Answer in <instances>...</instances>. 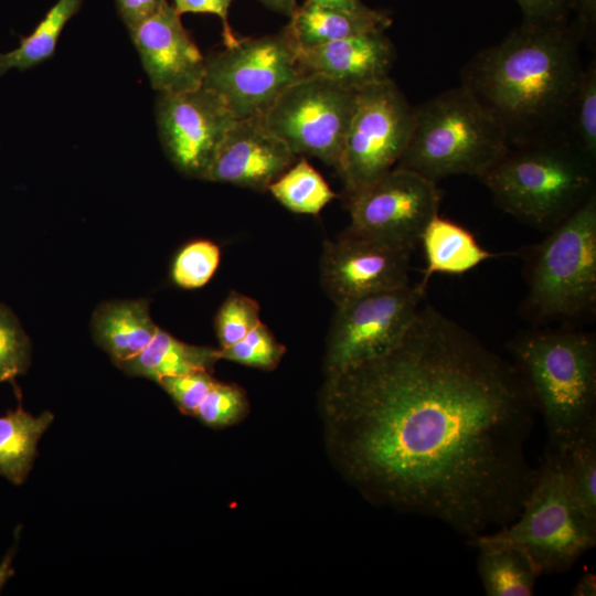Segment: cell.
<instances>
[{
	"label": "cell",
	"instance_id": "obj_1",
	"mask_svg": "<svg viewBox=\"0 0 596 596\" xmlns=\"http://www.w3.org/2000/svg\"><path fill=\"white\" fill-rule=\"evenodd\" d=\"M322 405L353 487L467 540L512 523L536 480V411L517 368L429 305L390 351L327 375Z\"/></svg>",
	"mask_w": 596,
	"mask_h": 596
},
{
	"label": "cell",
	"instance_id": "obj_2",
	"mask_svg": "<svg viewBox=\"0 0 596 596\" xmlns=\"http://www.w3.org/2000/svg\"><path fill=\"white\" fill-rule=\"evenodd\" d=\"M581 43L573 23L522 22L466 64L461 85L497 120L510 147L572 137L584 72Z\"/></svg>",
	"mask_w": 596,
	"mask_h": 596
},
{
	"label": "cell",
	"instance_id": "obj_3",
	"mask_svg": "<svg viewBox=\"0 0 596 596\" xmlns=\"http://www.w3.org/2000/svg\"><path fill=\"white\" fill-rule=\"evenodd\" d=\"M514 366L543 417L546 449L562 453L596 425V342L574 330H535L510 343Z\"/></svg>",
	"mask_w": 596,
	"mask_h": 596
},
{
	"label": "cell",
	"instance_id": "obj_4",
	"mask_svg": "<svg viewBox=\"0 0 596 596\" xmlns=\"http://www.w3.org/2000/svg\"><path fill=\"white\" fill-rule=\"evenodd\" d=\"M479 179L504 212L551 231L595 194V161L557 138L510 147Z\"/></svg>",
	"mask_w": 596,
	"mask_h": 596
},
{
	"label": "cell",
	"instance_id": "obj_5",
	"mask_svg": "<svg viewBox=\"0 0 596 596\" xmlns=\"http://www.w3.org/2000/svg\"><path fill=\"white\" fill-rule=\"evenodd\" d=\"M509 148L497 120L460 84L414 107L409 141L395 167L435 182L461 174L479 178Z\"/></svg>",
	"mask_w": 596,
	"mask_h": 596
},
{
	"label": "cell",
	"instance_id": "obj_6",
	"mask_svg": "<svg viewBox=\"0 0 596 596\" xmlns=\"http://www.w3.org/2000/svg\"><path fill=\"white\" fill-rule=\"evenodd\" d=\"M525 310L538 321L573 319L596 301V194L528 253Z\"/></svg>",
	"mask_w": 596,
	"mask_h": 596
},
{
	"label": "cell",
	"instance_id": "obj_7",
	"mask_svg": "<svg viewBox=\"0 0 596 596\" xmlns=\"http://www.w3.org/2000/svg\"><path fill=\"white\" fill-rule=\"evenodd\" d=\"M521 550L542 574L570 571L596 545V522L588 519L571 494L562 456L545 449L536 480L518 518L486 533Z\"/></svg>",
	"mask_w": 596,
	"mask_h": 596
},
{
	"label": "cell",
	"instance_id": "obj_8",
	"mask_svg": "<svg viewBox=\"0 0 596 596\" xmlns=\"http://www.w3.org/2000/svg\"><path fill=\"white\" fill-rule=\"evenodd\" d=\"M302 75L296 47L283 29L276 34L238 39L233 46L205 57L203 85L236 118L263 117Z\"/></svg>",
	"mask_w": 596,
	"mask_h": 596
},
{
	"label": "cell",
	"instance_id": "obj_9",
	"mask_svg": "<svg viewBox=\"0 0 596 596\" xmlns=\"http://www.w3.org/2000/svg\"><path fill=\"white\" fill-rule=\"evenodd\" d=\"M358 91L317 74H305L262 117L296 156L338 168L354 114Z\"/></svg>",
	"mask_w": 596,
	"mask_h": 596
},
{
	"label": "cell",
	"instance_id": "obj_10",
	"mask_svg": "<svg viewBox=\"0 0 596 596\" xmlns=\"http://www.w3.org/2000/svg\"><path fill=\"white\" fill-rule=\"evenodd\" d=\"M413 120L414 107L390 77L359 91L336 169L347 199L397 164Z\"/></svg>",
	"mask_w": 596,
	"mask_h": 596
},
{
	"label": "cell",
	"instance_id": "obj_11",
	"mask_svg": "<svg viewBox=\"0 0 596 596\" xmlns=\"http://www.w3.org/2000/svg\"><path fill=\"white\" fill-rule=\"evenodd\" d=\"M425 289L409 284L336 305L327 337L326 374L342 372L394 348L415 319Z\"/></svg>",
	"mask_w": 596,
	"mask_h": 596
},
{
	"label": "cell",
	"instance_id": "obj_12",
	"mask_svg": "<svg viewBox=\"0 0 596 596\" xmlns=\"http://www.w3.org/2000/svg\"><path fill=\"white\" fill-rule=\"evenodd\" d=\"M440 199L435 181L394 167L348 198L347 230L414 251L425 227L438 214Z\"/></svg>",
	"mask_w": 596,
	"mask_h": 596
},
{
	"label": "cell",
	"instance_id": "obj_13",
	"mask_svg": "<svg viewBox=\"0 0 596 596\" xmlns=\"http://www.w3.org/2000/svg\"><path fill=\"white\" fill-rule=\"evenodd\" d=\"M156 119L171 162L182 173L203 180L237 118L217 94L202 85L179 93H160Z\"/></svg>",
	"mask_w": 596,
	"mask_h": 596
},
{
	"label": "cell",
	"instance_id": "obj_14",
	"mask_svg": "<svg viewBox=\"0 0 596 596\" xmlns=\"http://www.w3.org/2000/svg\"><path fill=\"white\" fill-rule=\"evenodd\" d=\"M413 251L345 230L327 240L320 257V283L336 305L409 285Z\"/></svg>",
	"mask_w": 596,
	"mask_h": 596
},
{
	"label": "cell",
	"instance_id": "obj_15",
	"mask_svg": "<svg viewBox=\"0 0 596 596\" xmlns=\"http://www.w3.org/2000/svg\"><path fill=\"white\" fill-rule=\"evenodd\" d=\"M129 33L156 91L179 93L203 85L205 57L168 1Z\"/></svg>",
	"mask_w": 596,
	"mask_h": 596
},
{
	"label": "cell",
	"instance_id": "obj_16",
	"mask_svg": "<svg viewBox=\"0 0 596 596\" xmlns=\"http://www.w3.org/2000/svg\"><path fill=\"white\" fill-rule=\"evenodd\" d=\"M296 157L265 126L262 117L237 118L216 150L203 180L264 192L296 162Z\"/></svg>",
	"mask_w": 596,
	"mask_h": 596
},
{
	"label": "cell",
	"instance_id": "obj_17",
	"mask_svg": "<svg viewBox=\"0 0 596 596\" xmlns=\"http://www.w3.org/2000/svg\"><path fill=\"white\" fill-rule=\"evenodd\" d=\"M302 74H317L361 91L389 78L396 58L385 31H374L312 47H296Z\"/></svg>",
	"mask_w": 596,
	"mask_h": 596
},
{
	"label": "cell",
	"instance_id": "obj_18",
	"mask_svg": "<svg viewBox=\"0 0 596 596\" xmlns=\"http://www.w3.org/2000/svg\"><path fill=\"white\" fill-rule=\"evenodd\" d=\"M284 28L295 47H312L374 31H385L392 19L389 13L366 8L345 11L307 0L298 6Z\"/></svg>",
	"mask_w": 596,
	"mask_h": 596
},
{
	"label": "cell",
	"instance_id": "obj_19",
	"mask_svg": "<svg viewBox=\"0 0 596 596\" xmlns=\"http://www.w3.org/2000/svg\"><path fill=\"white\" fill-rule=\"evenodd\" d=\"M92 324L96 343L117 366L139 354L159 330L146 299L105 302L96 309Z\"/></svg>",
	"mask_w": 596,
	"mask_h": 596
},
{
	"label": "cell",
	"instance_id": "obj_20",
	"mask_svg": "<svg viewBox=\"0 0 596 596\" xmlns=\"http://www.w3.org/2000/svg\"><path fill=\"white\" fill-rule=\"evenodd\" d=\"M221 360L220 349L183 342L159 328L149 344L136 356L118 365L130 376L158 382L166 376L213 371Z\"/></svg>",
	"mask_w": 596,
	"mask_h": 596
},
{
	"label": "cell",
	"instance_id": "obj_21",
	"mask_svg": "<svg viewBox=\"0 0 596 596\" xmlns=\"http://www.w3.org/2000/svg\"><path fill=\"white\" fill-rule=\"evenodd\" d=\"M478 550L477 571L488 596H532L541 574L519 549L486 534L467 540Z\"/></svg>",
	"mask_w": 596,
	"mask_h": 596
},
{
	"label": "cell",
	"instance_id": "obj_22",
	"mask_svg": "<svg viewBox=\"0 0 596 596\" xmlns=\"http://www.w3.org/2000/svg\"><path fill=\"white\" fill-rule=\"evenodd\" d=\"M426 257L424 277L418 284H426L434 274L460 275L493 257L464 226L435 215L425 227L421 243Z\"/></svg>",
	"mask_w": 596,
	"mask_h": 596
},
{
	"label": "cell",
	"instance_id": "obj_23",
	"mask_svg": "<svg viewBox=\"0 0 596 596\" xmlns=\"http://www.w3.org/2000/svg\"><path fill=\"white\" fill-rule=\"evenodd\" d=\"M54 415L44 412L33 416L20 405L0 416V475L20 486L28 478L36 447Z\"/></svg>",
	"mask_w": 596,
	"mask_h": 596
},
{
	"label": "cell",
	"instance_id": "obj_24",
	"mask_svg": "<svg viewBox=\"0 0 596 596\" xmlns=\"http://www.w3.org/2000/svg\"><path fill=\"white\" fill-rule=\"evenodd\" d=\"M82 3L83 0H57L17 49L0 53V75L11 68L26 70L50 58L64 26Z\"/></svg>",
	"mask_w": 596,
	"mask_h": 596
},
{
	"label": "cell",
	"instance_id": "obj_25",
	"mask_svg": "<svg viewBox=\"0 0 596 596\" xmlns=\"http://www.w3.org/2000/svg\"><path fill=\"white\" fill-rule=\"evenodd\" d=\"M287 210L317 215L337 194L322 175L301 157L268 188Z\"/></svg>",
	"mask_w": 596,
	"mask_h": 596
},
{
	"label": "cell",
	"instance_id": "obj_26",
	"mask_svg": "<svg viewBox=\"0 0 596 596\" xmlns=\"http://www.w3.org/2000/svg\"><path fill=\"white\" fill-rule=\"evenodd\" d=\"M560 454L572 497L582 512L596 522V425Z\"/></svg>",
	"mask_w": 596,
	"mask_h": 596
},
{
	"label": "cell",
	"instance_id": "obj_27",
	"mask_svg": "<svg viewBox=\"0 0 596 596\" xmlns=\"http://www.w3.org/2000/svg\"><path fill=\"white\" fill-rule=\"evenodd\" d=\"M285 352V345L260 321L240 341L220 349V356L221 360L272 371L278 366Z\"/></svg>",
	"mask_w": 596,
	"mask_h": 596
},
{
	"label": "cell",
	"instance_id": "obj_28",
	"mask_svg": "<svg viewBox=\"0 0 596 596\" xmlns=\"http://www.w3.org/2000/svg\"><path fill=\"white\" fill-rule=\"evenodd\" d=\"M31 362V343L14 313L0 304V383L25 373Z\"/></svg>",
	"mask_w": 596,
	"mask_h": 596
},
{
	"label": "cell",
	"instance_id": "obj_29",
	"mask_svg": "<svg viewBox=\"0 0 596 596\" xmlns=\"http://www.w3.org/2000/svg\"><path fill=\"white\" fill-rule=\"evenodd\" d=\"M220 258L217 244L206 240L191 242L177 255L171 272L172 279L185 289L200 288L212 278Z\"/></svg>",
	"mask_w": 596,
	"mask_h": 596
},
{
	"label": "cell",
	"instance_id": "obj_30",
	"mask_svg": "<svg viewBox=\"0 0 596 596\" xmlns=\"http://www.w3.org/2000/svg\"><path fill=\"white\" fill-rule=\"evenodd\" d=\"M260 306L256 299L232 290L215 316V331L220 349L227 348L244 338L262 320Z\"/></svg>",
	"mask_w": 596,
	"mask_h": 596
},
{
	"label": "cell",
	"instance_id": "obj_31",
	"mask_svg": "<svg viewBox=\"0 0 596 596\" xmlns=\"http://www.w3.org/2000/svg\"><path fill=\"white\" fill-rule=\"evenodd\" d=\"M571 135L592 160H596V63L584 68L574 106Z\"/></svg>",
	"mask_w": 596,
	"mask_h": 596
},
{
	"label": "cell",
	"instance_id": "obj_32",
	"mask_svg": "<svg viewBox=\"0 0 596 596\" xmlns=\"http://www.w3.org/2000/svg\"><path fill=\"white\" fill-rule=\"evenodd\" d=\"M248 409V400L242 387L215 381L194 416L210 427H224L243 419Z\"/></svg>",
	"mask_w": 596,
	"mask_h": 596
},
{
	"label": "cell",
	"instance_id": "obj_33",
	"mask_svg": "<svg viewBox=\"0 0 596 596\" xmlns=\"http://www.w3.org/2000/svg\"><path fill=\"white\" fill-rule=\"evenodd\" d=\"M215 381L211 372L199 371L166 376L157 383L169 394L181 413L194 416Z\"/></svg>",
	"mask_w": 596,
	"mask_h": 596
},
{
	"label": "cell",
	"instance_id": "obj_34",
	"mask_svg": "<svg viewBox=\"0 0 596 596\" xmlns=\"http://www.w3.org/2000/svg\"><path fill=\"white\" fill-rule=\"evenodd\" d=\"M523 22L535 24H566L573 12V0H515Z\"/></svg>",
	"mask_w": 596,
	"mask_h": 596
},
{
	"label": "cell",
	"instance_id": "obj_35",
	"mask_svg": "<svg viewBox=\"0 0 596 596\" xmlns=\"http://www.w3.org/2000/svg\"><path fill=\"white\" fill-rule=\"evenodd\" d=\"M233 0H173V8L181 15L183 13H209L219 17L222 21V35L225 47L237 43L228 23V9Z\"/></svg>",
	"mask_w": 596,
	"mask_h": 596
},
{
	"label": "cell",
	"instance_id": "obj_36",
	"mask_svg": "<svg viewBox=\"0 0 596 596\" xmlns=\"http://www.w3.org/2000/svg\"><path fill=\"white\" fill-rule=\"evenodd\" d=\"M167 0H116L120 18L129 29L156 14Z\"/></svg>",
	"mask_w": 596,
	"mask_h": 596
},
{
	"label": "cell",
	"instance_id": "obj_37",
	"mask_svg": "<svg viewBox=\"0 0 596 596\" xmlns=\"http://www.w3.org/2000/svg\"><path fill=\"white\" fill-rule=\"evenodd\" d=\"M573 11L576 13L573 24L582 42L587 41L592 44V41H595L596 0H573Z\"/></svg>",
	"mask_w": 596,
	"mask_h": 596
},
{
	"label": "cell",
	"instance_id": "obj_38",
	"mask_svg": "<svg viewBox=\"0 0 596 596\" xmlns=\"http://www.w3.org/2000/svg\"><path fill=\"white\" fill-rule=\"evenodd\" d=\"M573 596H595L596 595V575L595 573H585L574 586Z\"/></svg>",
	"mask_w": 596,
	"mask_h": 596
},
{
	"label": "cell",
	"instance_id": "obj_39",
	"mask_svg": "<svg viewBox=\"0 0 596 596\" xmlns=\"http://www.w3.org/2000/svg\"><path fill=\"white\" fill-rule=\"evenodd\" d=\"M311 1L323 7H329V8H334V9L345 10V11H360L368 8V6H365L361 0H311Z\"/></svg>",
	"mask_w": 596,
	"mask_h": 596
},
{
	"label": "cell",
	"instance_id": "obj_40",
	"mask_svg": "<svg viewBox=\"0 0 596 596\" xmlns=\"http://www.w3.org/2000/svg\"><path fill=\"white\" fill-rule=\"evenodd\" d=\"M274 11L291 17L298 8L296 0H259Z\"/></svg>",
	"mask_w": 596,
	"mask_h": 596
},
{
	"label": "cell",
	"instance_id": "obj_41",
	"mask_svg": "<svg viewBox=\"0 0 596 596\" xmlns=\"http://www.w3.org/2000/svg\"><path fill=\"white\" fill-rule=\"evenodd\" d=\"M12 560L13 550H11L0 563V592L8 582V579L14 574V570L12 567Z\"/></svg>",
	"mask_w": 596,
	"mask_h": 596
}]
</instances>
